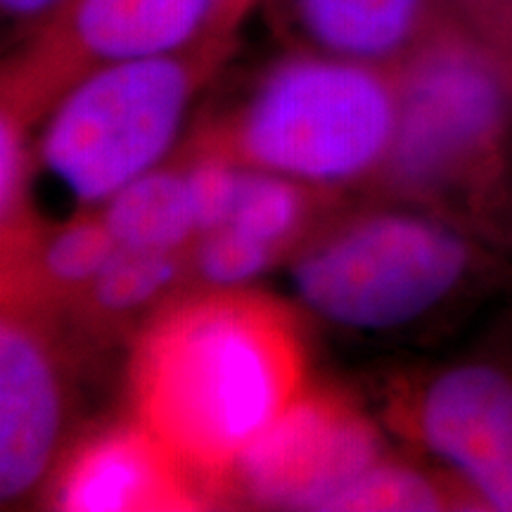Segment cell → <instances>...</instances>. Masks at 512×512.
<instances>
[{
    "label": "cell",
    "mask_w": 512,
    "mask_h": 512,
    "mask_svg": "<svg viewBox=\"0 0 512 512\" xmlns=\"http://www.w3.org/2000/svg\"><path fill=\"white\" fill-rule=\"evenodd\" d=\"M67 0H0L3 17L15 24H34L41 27L48 17H53Z\"/></svg>",
    "instance_id": "20"
},
{
    "label": "cell",
    "mask_w": 512,
    "mask_h": 512,
    "mask_svg": "<svg viewBox=\"0 0 512 512\" xmlns=\"http://www.w3.org/2000/svg\"><path fill=\"white\" fill-rule=\"evenodd\" d=\"M27 121L5 110L0 117V226L3 249L24 240L38 226L29 216Z\"/></svg>",
    "instance_id": "17"
},
{
    "label": "cell",
    "mask_w": 512,
    "mask_h": 512,
    "mask_svg": "<svg viewBox=\"0 0 512 512\" xmlns=\"http://www.w3.org/2000/svg\"><path fill=\"white\" fill-rule=\"evenodd\" d=\"M467 34L494 57L512 88V0H453Z\"/></svg>",
    "instance_id": "19"
},
{
    "label": "cell",
    "mask_w": 512,
    "mask_h": 512,
    "mask_svg": "<svg viewBox=\"0 0 512 512\" xmlns=\"http://www.w3.org/2000/svg\"><path fill=\"white\" fill-rule=\"evenodd\" d=\"M283 252L233 226L200 235L190 249L192 275L204 287H240L266 271Z\"/></svg>",
    "instance_id": "16"
},
{
    "label": "cell",
    "mask_w": 512,
    "mask_h": 512,
    "mask_svg": "<svg viewBox=\"0 0 512 512\" xmlns=\"http://www.w3.org/2000/svg\"><path fill=\"white\" fill-rule=\"evenodd\" d=\"M413 437L479 508L512 512V373L494 363L441 370L408 411Z\"/></svg>",
    "instance_id": "8"
},
{
    "label": "cell",
    "mask_w": 512,
    "mask_h": 512,
    "mask_svg": "<svg viewBox=\"0 0 512 512\" xmlns=\"http://www.w3.org/2000/svg\"><path fill=\"white\" fill-rule=\"evenodd\" d=\"M102 221L124 249L188 252L200 238L183 169H152L105 202Z\"/></svg>",
    "instance_id": "12"
},
{
    "label": "cell",
    "mask_w": 512,
    "mask_h": 512,
    "mask_svg": "<svg viewBox=\"0 0 512 512\" xmlns=\"http://www.w3.org/2000/svg\"><path fill=\"white\" fill-rule=\"evenodd\" d=\"M254 0H67L3 76V107L46 114L72 83L114 62L228 46Z\"/></svg>",
    "instance_id": "6"
},
{
    "label": "cell",
    "mask_w": 512,
    "mask_h": 512,
    "mask_svg": "<svg viewBox=\"0 0 512 512\" xmlns=\"http://www.w3.org/2000/svg\"><path fill=\"white\" fill-rule=\"evenodd\" d=\"M183 171L200 235L228 226L245 181V166L214 147L202 145L197 157Z\"/></svg>",
    "instance_id": "18"
},
{
    "label": "cell",
    "mask_w": 512,
    "mask_h": 512,
    "mask_svg": "<svg viewBox=\"0 0 512 512\" xmlns=\"http://www.w3.org/2000/svg\"><path fill=\"white\" fill-rule=\"evenodd\" d=\"M399 119L377 174L413 202L484 209L512 147V88L467 31L441 27L394 64Z\"/></svg>",
    "instance_id": "2"
},
{
    "label": "cell",
    "mask_w": 512,
    "mask_h": 512,
    "mask_svg": "<svg viewBox=\"0 0 512 512\" xmlns=\"http://www.w3.org/2000/svg\"><path fill=\"white\" fill-rule=\"evenodd\" d=\"M377 460L380 434L366 415L335 392L304 389L242 453L226 494L271 508L328 510Z\"/></svg>",
    "instance_id": "7"
},
{
    "label": "cell",
    "mask_w": 512,
    "mask_h": 512,
    "mask_svg": "<svg viewBox=\"0 0 512 512\" xmlns=\"http://www.w3.org/2000/svg\"><path fill=\"white\" fill-rule=\"evenodd\" d=\"M396 119L394 67L328 53L294 55L275 64L233 121L204 145L247 169L332 188L377 178Z\"/></svg>",
    "instance_id": "3"
},
{
    "label": "cell",
    "mask_w": 512,
    "mask_h": 512,
    "mask_svg": "<svg viewBox=\"0 0 512 512\" xmlns=\"http://www.w3.org/2000/svg\"><path fill=\"white\" fill-rule=\"evenodd\" d=\"M192 275L188 252H145L119 247L76 309L93 325H121L124 320L157 309L181 294Z\"/></svg>",
    "instance_id": "13"
},
{
    "label": "cell",
    "mask_w": 512,
    "mask_h": 512,
    "mask_svg": "<svg viewBox=\"0 0 512 512\" xmlns=\"http://www.w3.org/2000/svg\"><path fill=\"white\" fill-rule=\"evenodd\" d=\"M320 53L394 67L444 27L430 0H292Z\"/></svg>",
    "instance_id": "11"
},
{
    "label": "cell",
    "mask_w": 512,
    "mask_h": 512,
    "mask_svg": "<svg viewBox=\"0 0 512 512\" xmlns=\"http://www.w3.org/2000/svg\"><path fill=\"white\" fill-rule=\"evenodd\" d=\"M309 188L311 185L294 178L245 166V181L228 226L285 252L311 219L313 200Z\"/></svg>",
    "instance_id": "14"
},
{
    "label": "cell",
    "mask_w": 512,
    "mask_h": 512,
    "mask_svg": "<svg viewBox=\"0 0 512 512\" xmlns=\"http://www.w3.org/2000/svg\"><path fill=\"white\" fill-rule=\"evenodd\" d=\"M475 503L463 486H446L411 465L377 460L361 477L332 498L328 510L351 512H425L456 508L453 503Z\"/></svg>",
    "instance_id": "15"
},
{
    "label": "cell",
    "mask_w": 512,
    "mask_h": 512,
    "mask_svg": "<svg viewBox=\"0 0 512 512\" xmlns=\"http://www.w3.org/2000/svg\"><path fill=\"white\" fill-rule=\"evenodd\" d=\"M131 418L219 501L249 444L306 382L292 313L238 287L181 292L145 320L126 366Z\"/></svg>",
    "instance_id": "1"
},
{
    "label": "cell",
    "mask_w": 512,
    "mask_h": 512,
    "mask_svg": "<svg viewBox=\"0 0 512 512\" xmlns=\"http://www.w3.org/2000/svg\"><path fill=\"white\" fill-rule=\"evenodd\" d=\"M50 311L3 302L0 323V498L17 503L48 475L67 418V382Z\"/></svg>",
    "instance_id": "9"
},
{
    "label": "cell",
    "mask_w": 512,
    "mask_h": 512,
    "mask_svg": "<svg viewBox=\"0 0 512 512\" xmlns=\"http://www.w3.org/2000/svg\"><path fill=\"white\" fill-rule=\"evenodd\" d=\"M228 46L93 69L46 112L38 162L79 204H105L157 169Z\"/></svg>",
    "instance_id": "4"
},
{
    "label": "cell",
    "mask_w": 512,
    "mask_h": 512,
    "mask_svg": "<svg viewBox=\"0 0 512 512\" xmlns=\"http://www.w3.org/2000/svg\"><path fill=\"white\" fill-rule=\"evenodd\" d=\"M472 249L430 216L377 211L297 254L292 280L318 316L356 330H392L439 306L463 283Z\"/></svg>",
    "instance_id": "5"
},
{
    "label": "cell",
    "mask_w": 512,
    "mask_h": 512,
    "mask_svg": "<svg viewBox=\"0 0 512 512\" xmlns=\"http://www.w3.org/2000/svg\"><path fill=\"white\" fill-rule=\"evenodd\" d=\"M50 503L67 512L197 510L211 501L138 420L91 434L64 458Z\"/></svg>",
    "instance_id": "10"
}]
</instances>
